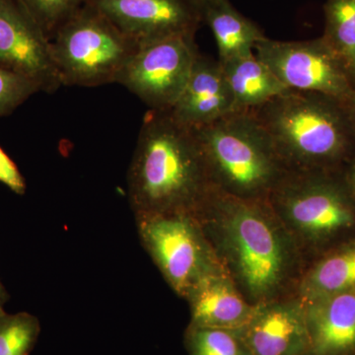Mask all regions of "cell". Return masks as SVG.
<instances>
[{
	"mask_svg": "<svg viewBox=\"0 0 355 355\" xmlns=\"http://www.w3.org/2000/svg\"><path fill=\"white\" fill-rule=\"evenodd\" d=\"M195 216L247 300L261 305L282 298L300 268L301 252L268 200L214 189Z\"/></svg>",
	"mask_w": 355,
	"mask_h": 355,
	"instance_id": "1",
	"label": "cell"
},
{
	"mask_svg": "<svg viewBox=\"0 0 355 355\" xmlns=\"http://www.w3.org/2000/svg\"><path fill=\"white\" fill-rule=\"evenodd\" d=\"M135 217L196 214L214 190L196 133L168 112H147L127 175Z\"/></svg>",
	"mask_w": 355,
	"mask_h": 355,
	"instance_id": "2",
	"label": "cell"
},
{
	"mask_svg": "<svg viewBox=\"0 0 355 355\" xmlns=\"http://www.w3.org/2000/svg\"><path fill=\"white\" fill-rule=\"evenodd\" d=\"M253 113L291 171H336L355 154L345 103L331 96L287 90Z\"/></svg>",
	"mask_w": 355,
	"mask_h": 355,
	"instance_id": "3",
	"label": "cell"
},
{
	"mask_svg": "<svg viewBox=\"0 0 355 355\" xmlns=\"http://www.w3.org/2000/svg\"><path fill=\"white\" fill-rule=\"evenodd\" d=\"M217 191L246 200H268L288 168L253 112H233L193 130Z\"/></svg>",
	"mask_w": 355,
	"mask_h": 355,
	"instance_id": "4",
	"label": "cell"
},
{
	"mask_svg": "<svg viewBox=\"0 0 355 355\" xmlns=\"http://www.w3.org/2000/svg\"><path fill=\"white\" fill-rule=\"evenodd\" d=\"M268 202L300 252L355 224V202L336 170H289Z\"/></svg>",
	"mask_w": 355,
	"mask_h": 355,
	"instance_id": "5",
	"label": "cell"
},
{
	"mask_svg": "<svg viewBox=\"0 0 355 355\" xmlns=\"http://www.w3.org/2000/svg\"><path fill=\"white\" fill-rule=\"evenodd\" d=\"M51 53L62 86L116 83L140 46L85 4L55 32Z\"/></svg>",
	"mask_w": 355,
	"mask_h": 355,
	"instance_id": "6",
	"label": "cell"
},
{
	"mask_svg": "<svg viewBox=\"0 0 355 355\" xmlns=\"http://www.w3.org/2000/svg\"><path fill=\"white\" fill-rule=\"evenodd\" d=\"M135 223L142 247L181 297L209 275L225 270L195 214L135 217Z\"/></svg>",
	"mask_w": 355,
	"mask_h": 355,
	"instance_id": "7",
	"label": "cell"
},
{
	"mask_svg": "<svg viewBox=\"0 0 355 355\" xmlns=\"http://www.w3.org/2000/svg\"><path fill=\"white\" fill-rule=\"evenodd\" d=\"M254 51L291 90L321 93L343 102L354 93L349 72L322 37L288 42L266 37Z\"/></svg>",
	"mask_w": 355,
	"mask_h": 355,
	"instance_id": "8",
	"label": "cell"
},
{
	"mask_svg": "<svg viewBox=\"0 0 355 355\" xmlns=\"http://www.w3.org/2000/svg\"><path fill=\"white\" fill-rule=\"evenodd\" d=\"M198 55L195 36L172 37L146 44L128 60L116 83L139 97L151 111H170Z\"/></svg>",
	"mask_w": 355,
	"mask_h": 355,
	"instance_id": "9",
	"label": "cell"
},
{
	"mask_svg": "<svg viewBox=\"0 0 355 355\" xmlns=\"http://www.w3.org/2000/svg\"><path fill=\"white\" fill-rule=\"evenodd\" d=\"M0 67L31 79L43 92L62 86L51 40L19 0H0Z\"/></svg>",
	"mask_w": 355,
	"mask_h": 355,
	"instance_id": "10",
	"label": "cell"
},
{
	"mask_svg": "<svg viewBox=\"0 0 355 355\" xmlns=\"http://www.w3.org/2000/svg\"><path fill=\"white\" fill-rule=\"evenodd\" d=\"M140 46L177 36H196L202 23L191 0H88Z\"/></svg>",
	"mask_w": 355,
	"mask_h": 355,
	"instance_id": "11",
	"label": "cell"
},
{
	"mask_svg": "<svg viewBox=\"0 0 355 355\" xmlns=\"http://www.w3.org/2000/svg\"><path fill=\"white\" fill-rule=\"evenodd\" d=\"M238 331L252 355H307L309 349L305 308L298 297L257 305L253 318Z\"/></svg>",
	"mask_w": 355,
	"mask_h": 355,
	"instance_id": "12",
	"label": "cell"
},
{
	"mask_svg": "<svg viewBox=\"0 0 355 355\" xmlns=\"http://www.w3.org/2000/svg\"><path fill=\"white\" fill-rule=\"evenodd\" d=\"M233 112L234 101L220 62L200 53L183 91L168 113L179 125L198 130Z\"/></svg>",
	"mask_w": 355,
	"mask_h": 355,
	"instance_id": "13",
	"label": "cell"
},
{
	"mask_svg": "<svg viewBox=\"0 0 355 355\" xmlns=\"http://www.w3.org/2000/svg\"><path fill=\"white\" fill-rule=\"evenodd\" d=\"M303 305L309 335L307 355L355 354V289Z\"/></svg>",
	"mask_w": 355,
	"mask_h": 355,
	"instance_id": "14",
	"label": "cell"
},
{
	"mask_svg": "<svg viewBox=\"0 0 355 355\" xmlns=\"http://www.w3.org/2000/svg\"><path fill=\"white\" fill-rule=\"evenodd\" d=\"M184 299L190 305V324L202 328L241 330L257 309L226 270L203 279Z\"/></svg>",
	"mask_w": 355,
	"mask_h": 355,
	"instance_id": "15",
	"label": "cell"
},
{
	"mask_svg": "<svg viewBox=\"0 0 355 355\" xmlns=\"http://www.w3.org/2000/svg\"><path fill=\"white\" fill-rule=\"evenodd\" d=\"M202 22L214 34L220 64L254 53L266 38L263 30L240 13L229 0H209L200 7Z\"/></svg>",
	"mask_w": 355,
	"mask_h": 355,
	"instance_id": "16",
	"label": "cell"
},
{
	"mask_svg": "<svg viewBox=\"0 0 355 355\" xmlns=\"http://www.w3.org/2000/svg\"><path fill=\"white\" fill-rule=\"evenodd\" d=\"M221 67L232 94L235 112H253L291 90L259 60L254 51L224 62Z\"/></svg>",
	"mask_w": 355,
	"mask_h": 355,
	"instance_id": "17",
	"label": "cell"
},
{
	"mask_svg": "<svg viewBox=\"0 0 355 355\" xmlns=\"http://www.w3.org/2000/svg\"><path fill=\"white\" fill-rule=\"evenodd\" d=\"M355 289V245L324 257L299 282L298 298L303 303Z\"/></svg>",
	"mask_w": 355,
	"mask_h": 355,
	"instance_id": "18",
	"label": "cell"
},
{
	"mask_svg": "<svg viewBox=\"0 0 355 355\" xmlns=\"http://www.w3.org/2000/svg\"><path fill=\"white\" fill-rule=\"evenodd\" d=\"M322 38L345 65L355 86V0H327Z\"/></svg>",
	"mask_w": 355,
	"mask_h": 355,
	"instance_id": "19",
	"label": "cell"
},
{
	"mask_svg": "<svg viewBox=\"0 0 355 355\" xmlns=\"http://www.w3.org/2000/svg\"><path fill=\"white\" fill-rule=\"evenodd\" d=\"M184 347L189 355H252L239 331L191 324L184 333Z\"/></svg>",
	"mask_w": 355,
	"mask_h": 355,
	"instance_id": "20",
	"label": "cell"
},
{
	"mask_svg": "<svg viewBox=\"0 0 355 355\" xmlns=\"http://www.w3.org/2000/svg\"><path fill=\"white\" fill-rule=\"evenodd\" d=\"M41 324L28 312L0 315V355H29L38 342Z\"/></svg>",
	"mask_w": 355,
	"mask_h": 355,
	"instance_id": "21",
	"label": "cell"
},
{
	"mask_svg": "<svg viewBox=\"0 0 355 355\" xmlns=\"http://www.w3.org/2000/svg\"><path fill=\"white\" fill-rule=\"evenodd\" d=\"M88 0H19L51 40L55 32L83 8Z\"/></svg>",
	"mask_w": 355,
	"mask_h": 355,
	"instance_id": "22",
	"label": "cell"
},
{
	"mask_svg": "<svg viewBox=\"0 0 355 355\" xmlns=\"http://www.w3.org/2000/svg\"><path fill=\"white\" fill-rule=\"evenodd\" d=\"M40 91L39 86L31 79L0 67V118L13 113Z\"/></svg>",
	"mask_w": 355,
	"mask_h": 355,
	"instance_id": "23",
	"label": "cell"
},
{
	"mask_svg": "<svg viewBox=\"0 0 355 355\" xmlns=\"http://www.w3.org/2000/svg\"><path fill=\"white\" fill-rule=\"evenodd\" d=\"M0 183L18 196H24L27 184L22 173L8 154L0 147Z\"/></svg>",
	"mask_w": 355,
	"mask_h": 355,
	"instance_id": "24",
	"label": "cell"
},
{
	"mask_svg": "<svg viewBox=\"0 0 355 355\" xmlns=\"http://www.w3.org/2000/svg\"><path fill=\"white\" fill-rule=\"evenodd\" d=\"M345 168L340 173L343 183L355 202V154L342 166Z\"/></svg>",
	"mask_w": 355,
	"mask_h": 355,
	"instance_id": "25",
	"label": "cell"
},
{
	"mask_svg": "<svg viewBox=\"0 0 355 355\" xmlns=\"http://www.w3.org/2000/svg\"><path fill=\"white\" fill-rule=\"evenodd\" d=\"M343 103H345V110H347V116H349L350 127H352L355 137V91L354 94L350 96L349 99Z\"/></svg>",
	"mask_w": 355,
	"mask_h": 355,
	"instance_id": "26",
	"label": "cell"
},
{
	"mask_svg": "<svg viewBox=\"0 0 355 355\" xmlns=\"http://www.w3.org/2000/svg\"><path fill=\"white\" fill-rule=\"evenodd\" d=\"M9 299H10V295H9L6 286H3L1 280H0V315L6 313L4 307H6V303L8 302Z\"/></svg>",
	"mask_w": 355,
	"mask_h": 355,
	"instance_id": "27",
	"label": "cell"
},
{
	"mask_svg": "<svg viewBox=\"0 0 355 355\" xmlns=\"http://www.w3.org/2000/svg\"><path fill=\"white\" fill-rule=\"evenodd\" d=\"M191 1L193 2V3H195L196 6H198V8H200L202 4H205V2L209 1V0H191Z\"/></svg>",
	"mask_w": 355,
	"mask_h": 355,
	"instance_id": "28",
	"label": "cell"
}]
</instances>
